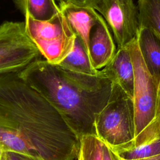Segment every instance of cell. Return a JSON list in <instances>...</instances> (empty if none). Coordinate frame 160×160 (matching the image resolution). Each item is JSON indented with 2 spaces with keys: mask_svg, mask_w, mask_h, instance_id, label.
<instances>
[{
  "mask_svg": "<svg viewBox=\"0 0 160 160\" xmlns=\"http://www.w3.org/2000/svg\"><path fill=\"white\" fill-rule=\"evenodd\" d=\"M0 148L43 160H77L79 138L19 72L0 75Z\"/></svg>",
  "mask_w": 160,
  "mask_h": 160,
  "instance_id": "cell-1",
  "label": "cell"
},
{
  "mask_svg": "<svg viewBox=\"0 0 160 160\" xmlns=\"http://www.w3.org/2000/svg\"><path fill=\"white\" fill-rule=\"evenodd\" d=\"M19 75L59 112L79 138L96 134V117L108 103L112 86L99 71L96 75L76 73L38 59Z\"/></svg>",
  "mask_w": 160,
  "mask_h": 160,
  "instance_id": "cell-2",
  "label": "cell"
},
{
  "mask_svg": "<svg viewBox=\"0 0 160 160\" xmlns=\"http://www.w3.org/2000/svg\"><path fill=\"white\" fill-rule=\"evenodd\" d=\"M128 46L134 72L132 100L135 121L133 147H135L152 139L160 132L156 116L159 88L142 60L138 45L137 38Z\"/></svg>",
  "mask_w": 160,
  "mask_h": 160,
  "instance_id": "cell-3",
  "label": "cell"
},
{
  "mask_svg": "<svg viewBox=\"0 0 160 160\" xmlns=\"http://www.w3.org/2000/svg\"><path fill=\"white\" fill-rule=\"evenodd\" d=\"M96 135L113 151L131 148L135 136L132 99L118 84L112 83L108 103L96 116Z\"/></svg>",
  "mask_w": 160,
  "mask_h": 160,
  "instance_id": "cell-4",
  "label": "cell"
},
{
  "mask_svg": "<svg viewBox=\"0 0 160 160\" xmlns=\"http://www.w3.org/2000/svg\"><path fill=\"white\" fill-rule=\"evenodd\" d=\"M28 36L48 62L58 65L71 51L76 35L60 12L47 21H40L25 16Z\"/></svg>",
  "mask_w": 160,
  "mask_h": 160,
  "instance_id": "cell-5",
  "label": "cell"
},
{
  "mask_svg": "<svg viewBox=\"0 0 160 160\" xmlns=\"http://www.w3.org/2000/svg\"><path fill=\"white\" fill-rule=\"evenodd\" d=\"M40 54L26 32L24 22L0 24V75L21 71L39 59Z\"/></svg>",
  "mask_w": 160,
  "mask_h": 160,
  "instance_id": "cell-6",
  "label": "cell"
},
{
  "mask_svg": "<svg viewBox=\"0 0 160 160\" xmlns=\"http://www.w3.org/2000/svg\"><path fill=\"white\" fill-rule=\"evenodd\" d=\"M98 11L111 29L118 48L137 38L140 28L138 8L133 0H100Z\"/></svg>",
  "mask_w": 160,
  "mask_h": 160,
  "instance_id": "cell-7",
  "label": "cell"
},
{
  "mask_svg": "<svg viewBox=\"0 0 160 160\" xmlns=\"http://www.w3.org/2000/svg\"><path fill=\"white\" fill-rule=\"evenodd\" d=\"M114 42L109 26L101 16L92 27L88 41L89 57L96 69H102L113 58L117 51Z\"/></svg>",
  "mask_w": 160,
  "mask_h": 160,
  "instance_id": "cell-8",
  "label": "cell"
},
{
  "mask_svg": "<svg viewBox=\"0 0 160 160\" xmlns=\"http://www.w3.org/2000/svg\"><path fill=\"white\" fill-rule=\"evenodd\" d=\"M99 72L112 83L119 86L133 99L134 72L133 64L128 46L118 48L111 61Z\"/></svg>",
  "mask_w": 160,
  "mask_h": 160,
  "instance_id": "cell-9",
  "label": "cell"
},
{
  "mask_svg": "<svg viewBox=\"0 0 160 160\" xmlns=\"http://www.w3.org/2000/svg\"><path fill=\"white\" fill-rule=\"evenodd\" d=\"M59 8L72 32L82 40L88 50L90 31L101 15L93 8L78 6L65 2H60Z\"/></svg>",
  "mask_w": 160,
  "mask_h": 160,
  "instance_id": "cell-10",
  "label": "cell"
},
{
  "mask_svg": "<svg viewBox=\"0 0 160 160\" xmlns=\"http://www.w3.org/2000/svg\"><path fill=\"white\" fill-rule=\"evenodd\" d=\"M137 41L146 68L160 89V36L151 28L140 26Z\"/></svg>",
  "mask_w": 160,
  "mask_h": 160,
  "instance_id": "cell-11",
  "label": "cell"
},
{
  "mask_svg": "<svg viewBox=\"0 0 160 160\" xmlns=\"http://www.w3.org/2000/svg\"><path fill=\"white\" fill-rule=\"evenodd\" d=\"M57 66L69 71L88 75H96L99 71L93 67L88 50L78 36H76L71 51Z\"/></svg>",
  "mask_w": 160,
  "mask_h": 160,
  "instance_id": "cell-12",
  "label": "cell"
},
{
  "mask_svg": "<svg viewBox=\"0 0 160 160\" xmlns=\"http://www.w3.org/2000/svg\"><path fill=\"white\" fill-rule=\"evenodd\" d=\"M18 8L32 19L47 21L60 12L59 6L54 0H14Z\"/></svg>",
  "mask_w": 160,
  "mask_h": 160,
  "instance_id": "cell-13",
  "label": "cell"
},
{
  "mask_svg": "<svg viewBox=\"0 0 160 160\" xmlns=\"http://www.w3.org/2000/svg\"><path fill=\"white\" fill-rule=\"evenodd\" d=\"M140 26L151 28L160 36V0H138Z\"/></svg>",
  "mask_w": 160,
  "mask_h": 160,
  "instance_id": "cell-14",
  "label": "cell"
},
{
  "mask_svg": "<svg viewBox=\"0 0 160 160\" xmlns=\"http://www.w3.org/2000/svg\"><path fill=\"white\" fill-rule=\"evenodd\" d=\"M114 152L119 158L125 160L143 159L159 155L160 132L152 139L138 146Z\"/></svg>",
  "mask_w": 160,
  "mask_h": 160,
  "instance_id": "cell-15",
  "label": "cell"
},
{
  "mask_svg": "<svg viewBox=\"0 0 160 160\" xmlns=\"http://www.w3.org/2000/svg\"><path fill=\"white\" fill-rule=\"evenodd\" d=\"M77 160H103V142L96 134L81 136Z\"/></svg>",
  "mask_w": 160,
  "mask_h": 160,
  "instance_id": "cell-16",
  "label": "cell"
},
{
  "mask_svg": "<svg viewBox=\"0 0 160 160\" xmlns=\"http://www.w3.org/2000/svg\"><path fill=\"white\" fill-rule=\"evenodd\" d=\"M2 157L3 160H43L32 156L11 151H3Z\"/></svg>",
  "mask_w": 160,
  "mask_h": 160,
  "instance_id": "cell-17",
  "label": "cell"
},
{
  "mask_svg": "<svg viewBox=\"0 0 160 160\" xmlns=\"http://www.w3.org/2000/svg\"><path fill=\"white\" fill-rule=\"evenodd\" d=\"M60 2H65L78 6L89 7L95 9L100 0H58Z\"/></svg>",
  "mask_w": 160,
  "mask_h": 160,
  "instance_id": "cell-18",
  "label": "cell"
},
{
  "mask_svg": "<svg viewBox=\"0 0 160 160\" xmlns=\"http://www.w3.org/2000/svg\"><path fill=\"white\" fill-rule=\"evenodd\" d=\"M103 160H120L118 155L103 142Z\"/></svg>",
  "mask_w": 160,
  "mask_h": 160,
  "instance_id": "cell-19",
  "label": "cell"
},
{
  "mask_svg": "<svg viewBox=\"0 0 160 160\" xmlns=\"http://www.w3.org/2000/svg\"><path fill=\"white\" fill-rule=\"evenodd\" d=\"M156 116L158 118V122H159V130H160V89H159V91H158Z\"/></svg>",
  "mask_w": 160,
  "mask_h": 160,
  "instance_id": "cell-20",
  "label": "cell"
},
{
  "mask_svg": "<svg viewBox=\"0 0 160 160\" xmlns=\"http://www.w3.org/2000/svg\"><path fill=\"white\" fill-rule=\"evenodd\" d=\"M119 159H120V160H125V159H121V158H119ZM131 160H160V154L154 156H152V157H149V158H147L138 159H131Z\"/></svg>",
  "mask_w": 160,
  "mask_h": 160,
  "instance_id": "cell-21",
  "label": "cell"
},
{
  "mask_svg": "<svg viewBox=\"0 0 160 160\" xmlns=\"http://www.w3.org/2000/svg\"><path fill=\"white\" fill-rule=\"evenodd\" d=\"M2 152L3 151H2V149L0 148V160H3V158H2Z\"/></svg>",
  "mask_w": 160,
  "mask_h": 160,
  "instance_id": "cell-22",
  "label": "cell"
},
{
  "mask_svg": "<svg viewBox=\"0 0 160 160\" xmlns=\"http://www.w3.org/2000/svg\"><path fill=\"white\" fill-rule=\"evenodd\" d=\"M2 158H3V157H2Z\"/></svg>",
  "mask_w": 160,
  "mask_h": 160,
  "instance_id": "cell-23",
  "label": "cell"
}]
</instances>
